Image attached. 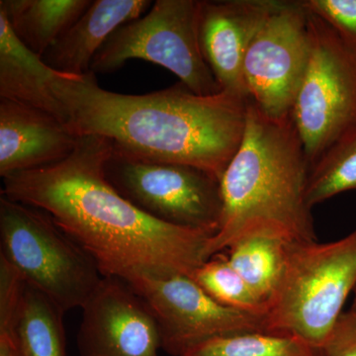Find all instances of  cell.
<instances>
[{
	"instance_id": "obj_17",
	"label": "cell",
	"mask_w": 356,
	"mask_h": 356,
	"mask_svg": "<svg viewBox=\"0 0 356 356\" xmlns=\"http://www.w3.org/2000/svg\"><path fill=\"white\" fill-rule=\"evenodd\" d=\"M63 317L51 300L27 283L14 336L21 356H67Z\"/></svg>"
},
{
	"instance_id": "obj_1",
	"label": "cell",
	"mask_w": 356,
	"mask_h": 356,
	"mask_svg": "<svg viewBox=\"0 0 356 356\" xmlns=\"http://www.w3.org/2000/svg\"><path fill=\"white\" fill-rule=\"evenodd\" d=\"M112 147L106 138L81 136L60 163L2 178L1 194L46 212L103 277H193L210 259L215 233L166 224L124 197L105 175Z\"/></svg>"
},
{
	"instance_id": "obj_8",
	"label": "cell",
	"mask_w": 356,
	"mask_h": 356,
	"mask_svg": "<svg viewBox=\"0 0 356 356\" xmlns=\"http://www.w3.org/2000/svg\"><path fill=\"white\" fill-rule=\"evenodd\" d=\"M105 175L119 193L154 219L216 235L222 215L221 185L207 172L140 158L113 146Z\"/></svg>"
},
{
	"instance_id": "obj_5",
	"label": "cell",
	"mask_w": 356,
	"mask_h": 356,
	"mask_svg": "<svg viewBox=\"0 0 356 356\" xmlns=\"http://www.w3.org/2000/svg\"><path fill=\"white\" fill-rule=\"evenodd\" d=\"M0 255L63 313L83 308L103 276L46 212L0 196Z\"/></svg>"
},
{
	"instance_id": "obj_22",
	"label": "cell",
	"mask_w": 356,
	"mask_h": 356,
	"mask_svg": "<svg viewBox=\"0 0 356 356\" xmlns=\"http://www.w3.org/2000/svg\"><path fill=\"white\" fill-rule=\"evenodd\" d=\"M26 286L19 271L0 255V336L14 339Z\"/></svg>"
},
{
	"instance_id": "obj_26",
	"label": "cell",
	"mask_w": 356,
	"mask_h": 356,
	"mask_svg": "<svg viewBox=\"0 0 356 356\" xmlns=\"http://www.w3.org/2000/svg\"><path fill=\"white\" fill-rule=\"evenodd\" d=\"M353 306H351L350 311L353 312V313H355L356 315V286L355 288V290H353Z\"/></svg>"
},
{
	"instance_id": "obj_25",
	"label": "cell",
	"mask_w": 356,
	"mask_h": 356,
	"mask_svg": "<svg viewBox=\"0 0 356 356\" xmlns=\"http://www.w3.org/2000/svg\"><path fill=\"white\" fill-rule=\"evenodd\" d=\"M0 356H21L15 339L7 336H0Z\"/></svg>"
},
{
	"instance_id": "obj_12",
	"label": "cell",
	"mask_w": 356,
	"mask_h": 356,
	"mask_svg": "<svg viewBox=\"0 0 356 356\" xmlns=\"http://www.w3.org/2000/svg\"><path fill=\"white\" fill-rule=\"evenodd\" d=\"M276 4L277 0H203L199 21L201 49L222 91L248 99L243 60Z\"/></svg>"
},
{
	"instance_id": "obj_19",
	"label": "cell",
	"mask_w": 356,
	"mask_h": 356,
	"mask_svg": "<svg viewBox=\"0 0 356 356\" xmlns=\"http://www.w3.org/2000/svg\"><path fill=\"white\" fill-rule=\"evenodd\" d=\"M182 356H325L322 350L291 334L245 332L217 337Z\"/></svg>"
},
{
	"instance_id": "obj_21",
	"label": "cell",
	"mask_w": 356,
	"mask_h": 356,
	"mask_svg": "<svg viewBox=\"0 0 356 356\" xmlns=\"http://www.w3.org/2000/svg\"><path fill=\"white\" fill-rule=\"evenodd\" d=\"M192 278L222 305L248 313L266 314V304L248 287L225 254H218L204 262Z\"/></svg>"
},
{
	"instance_id": "obj_11",
	"label": "cell",
	"mask_w": 356,
	"mask_h": 356,
	"mask_svg": "<svg viewBox=\"0 0 356 356\" xmlns=\"http://www.w3.org/2000/svg\"><path fill=\"white\" fill-rule=\"evenodd\" d=\"M81 310V356H159L156 318L126 281L102 277Z\"/></svg>"
},
{
	"instance_id": "obj_3",
	"label": "cell",
	"mask_w": 356,
	"mask_h": 356,
	"mask_svg": "<svg viewBox=\"0 0 356 356\" xmlns=\"http://www.w3.org/2000/svg\"><path fill=\"white\" fill-rule=\"evenodd\" d=\"M309 172L291 116L271 118L248 100L242 143L220 181L222 215L208 248L210 259L255 236L316 242L306 201Z\"/></svg>"
},
{
	"instance_id": "obj_10",
	"label": "cell",
	"mask_w": 356,
	"mask_h": 356,
	"mask_svg": "<svg viewBox=\"0 0 356 356\" xmlns=\"http://www.w3.org/2000/svg\"><path fill=\"white\" fill-rule=\"evenodd\" d=\"M126 282L153 313L168 355L182 356L217 337L266 332L264 315L218 303L189 276L136 275Z\"/></svg>"
},
{
	"instance_id": "obj_14",
	"label": "cell",
	"mask_w": 356,
	"mask_h": 356,
	"mask_svg": "<svg viewBox=\"0 0 356 356\" xmlns=\"http://www.w3.org/2000/svg\"><path fill=\"white\" fill-rule=\"evenodd\" d=\"M147 0H95L67 32L44 54L51 69L67 76L91 72L96 54L119 27L140 17Z\"/></svg>"
},
{
	"instance_id": "obj_9",
	"label": "cell",
	"mask_w": 356,
	"mask_h": 356,
	"mask_svg": "<svg viewBox=\"0 0 356 356\" xmlns=\"http://www.w3.org/2000/svg\"><path fill=\"white\" fill-rule=\"evenodd\" d=\"M309 13L302 1L277 0L243 65L248 99L271 118L291 116L311 56Z\"/></svg>"
},
{
	"instance_id": "obj_24",
	"label": "cell",
	"mask_w": 356,
	"mask_h": 356,
	"mask_svg": "<svg viewBox=\"0 0 356 356\" xmlns=\"http://www.w3.org/2000/svg\"><path fill=\"white\" fill-rule=\"evenodd\" d=\"M325 356H356V315L343 312L323 344Z\"/></svg>"
},
{
	"instance_id": "obj_16",
	"label": "cell",
	"mask_w": 356,
	"mask_h": 356,
	"mask_svg": "<svg viewBox=\"0 0 356 356\" xmlns=\"http://www.w3.org/2000/svg\"><path fill=\"white\" fill-rule=\"evenodd\" d=\"M91 3L90 0H1L0 8L17 38L43 57Z\"/></svg>"
},
{
	"instance_id": "obj_2",
	"label": "cell",
	"mask_w": 356,
	"mask_h": 356,
	"mask_svg": "<svg viewBox=\"0 0 356 356\" xmlns=\"http://www.w3.org/2000/svg\"><path fill=\"white\" fill-rule=\"evenodd\" d=\"M92 72L60 74L53 91L77 137L100 136L140 158L199 168L221 181L245 133L248 98L198 95L178 83L143 95L102 88Z\"/></svg>"
},
{
	"instance_id": "obj_18",
	"label": "cell",
	"mask_w": 356,
	"mask_h": 356,
	"mask_svg": "<svg viewBox=\"0 0 356 356\" xmlns=\"http://www.w3.org/2000/svg\"><path fill=\"white\" fill-rule=\"evenodd\" d=\"M286 245L278 238L255 236L222 252L266 309L282 275Z\"/></svg>"
},
{
	"instance_id": "obj_4",
	"label": "cell",
	"mask_w": 356,
	"mask_h": 356,
	"mask_svg": "<svg viewBox=\"0 0 356 356\" xmlns=\"http://www.w3.org/2000/svg\"><path fill=\"white\" fill-rule=\"evenodd\" d=\"M356 286V229L332 243H287L268 302L266 332L291 334L322 350Z\"/></svg>"
},
{
	"instance_id": "obj_6",
	"label": "cell",
	"mask_w": 356,
	"mask_h": 356,
	"mask_svg": "<svg viewBox=\"0 0 356 356\" xmlns=\"http://www.w3.org/2000/svg\"><path fill=\"white\" fill-rule=\"evenodd\" d=\"M201 0L154 2L146 15L121 26L109 37L93 58L91 72H114L138 58L170 70L196 95L220 92L201 49Z\"/></svg>"
},
{
	"instance_id": "obj_15",
	"label": "cell",
	"mask_w": 356,
	"mask_h": 356,
	"mask_svg": "<svg viewBox=\"0 0 356 356\" xmlns=\"http://www.w3.org/2000/svg\"><path fill=\"white\" fill-rule=\"evenodd\" d=\"M60 74L17 38L0 8V98L43 110L65 124L64 111L53 91Z\"/></svg>"
},
{
	"instance_id": "obj_13",
	"label": "cell",
	"mask_w": 356,
	"mask_h": 356,
	"mask_svg": "<svg viewBox=\"0 0 356 356\" xmlns=\"http://www.w3.org/2000/svg\"><path fill=\"white\" fill-rule=\"evenodd\" d=\"M79 138L43 110L0 98V177L60 163Z\"/></svg>"
},
{
	"instance_id": "obj_20",
	"label": "cell",
	"mask_w": 356,
	"mask_h": 356,
	"mask_svg": "<svg viewBox=\"0 0 356 356\" xmlns=\"http://www.w3.org/2000/svg\"><path fill=\"white\" fill-rule=\"evenodd\" d=\"M356 191V132L330 147L312 166L306 187L309 207Z\"/></svg>"
},
{
	"instance_id": "obj_7",
	"label": "cell",
	"mask_w": 356,
	"mask_h": 356,
	"mask_svg": "<svg viewBox=\"0 0 356 356\" xmlns=\"http://www.w3.org/2000/svg\"><path fill=\"white\" fill-rule=\"evenodd\" d=\"M309 26L310 60L291 118L311 170L330 147L356 132V47L310 13Z\"/></svg>"
},
{
	"instance_id": "obj_23",
	"label": "cell",
	"mask_w": 356,
	"mask_h": 356,
	"mask_svg": "<svg viewBox=\"0 0 356 356\" xmlns=\"http://www.w3.org/2000/svg\"><path fill=\"white\" fill-rule=\"evenodd\" d=\"M309 13L331 26L348 43L356 47V0H303Z\"/></svg>"
}]
</instances>
